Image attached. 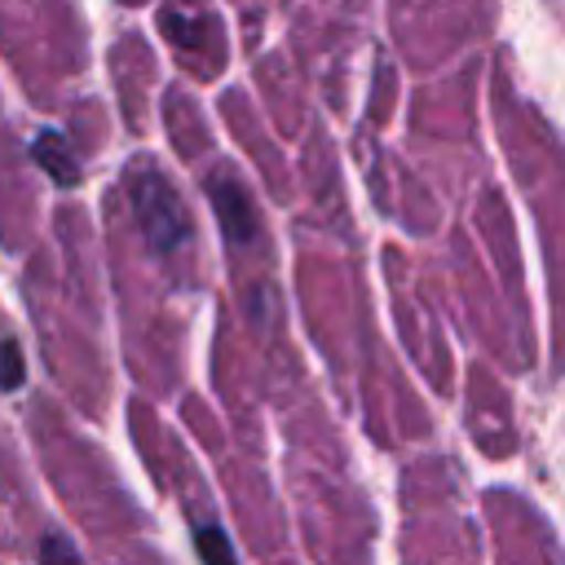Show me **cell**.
I'll use <instances>...</instances> for the list:
<instances>
[{"instance_id":"3","label":"cell","mask_w":565,"mask_h":565,"mask_svg":"<svg viewBox=\"0 0 565 565\" xmlns=\"http://www.w3.org/2000/svg\"><path fill=\"white\" fill-rule=\"evenodd\" d=\"M31 154H35V163L57 181V185H75L79 181V168H75V154H71V146H66V137L62 132H35V141H31Z\"/></svg>"},{"instance_id":"1","label":"cell","mask_w":565,"mask_h":565,"mask_svg":"<svg viewBox=\"0 0 565 565\" xmlns=\"http://www.w3.org/2000/svg\"><path fill=\"white\" fill-rule=\"evenodd\" d=\"M128 194H132V212L146 234V247L154 256H177L190 243V216H185L181 199L172 194V185L154 168H141V172H132Z\"/></svg>"},{"instance_id":"5","label":"cell","mask_w":565,"mask_h":565,"mask_svg":"<svg viewBox=\"0 0 565 565\" xmlns=\"http://www.w3.org/2000/svg\"><path fill=\"white\" fill-rule=\"evenodd\" d=\"M190 18H194V13H185V9H177V4H168V9H163V31H168L177 44L199 49V44H203V26H207V22H199V26H194Z\"/></svg>"},{"instance_id":"2","label":"cell","mask_w":565,"mask_h":565,"mask_svg":"<svg viewBox=\"0 0 565 565\" xmlns=\"http://www.w3.org/2000/svg\"><path fill=\"white\" fill-rule=\"evenodd\" d=\"M207 194H212V207H216V221H221L225 238H230L234 247L252 243V238H256V207H252L243 181H238L234 172H212V177H207Z\"/></svg>"},{"instance_id":"6","label":"cell","mask_w":565,"mask_h":565,"mask_svg":"<svg viewBox=\"0 0 565 565\" xmlns=\"http://www.w3.org/2000/svg\"><path fill=\"white\" fill-rule=\"evenodd\" d=\"M22 380H26V366H22V349H18V340L0 335V388L9 393V388H18Z\"/></svg>"},{"instance_id":"7","label":"cell","mask_w":565,"mask_h":565,"mask_svg":"<svg viewBox=\"0 0 565 565\" xmlns=\"http://www.w3.org/2000/svg\"><path fill=\"white\" fill-rule=\"evenodd\" d=\"M40 561H44V565H79L75 547H71L62 534H49V539H44V547H40Z\"/></svg>"},{"instance_id":"4","label":"cell","mask_w":565,"mask_h":565,"mask_svg":"<svg viewBox=\"0 0 565 565\" xmlns=\"http://www.w3.org/2000/svg\"><path fill=\"white\" fill-rule=\"evenodd\" d=\"M194 547H199L203 565H238V556H234V547H230L221 525H199L194 530Z\"/></svg>"}]
</instances>
